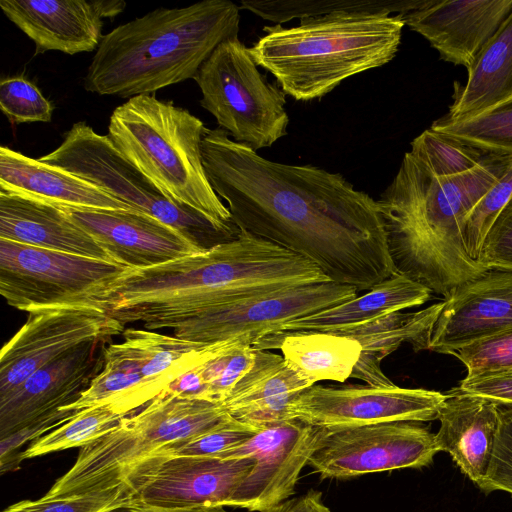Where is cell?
Returning <instances> with one entry per match:
<instances>
[{
	"label": "cell",
	"instance_id": "1",
	"mask_svg": "<svg viewBox=\"0 0 512 512\" xmlns=\"http://www.w3.org/2000/svg\"><path fill=\"white\" fill-rule=\"evenodd\" d=\"M201 150L208 180L239 230L358 291L397 274L378 200L341 174L265 159L219 127L206 129Z\"/></svg>",
	"mask_w": 512,
	"mask_h": 512
},
{
	"label": "cell",
	"instance_id": "2",
	"mask_svg": "<svg viewBox=\"0 0 512 512\" xmlns=\"http://www.w3.org/2000/svg\"><path fill=\"white\" fill-rule=\"evenodd\" d=\"M331 281L308 259L239 230L204 251L145 268H128L104 294L100 308L125 326L144 329L284 287Z\"/></svg>",
	"mask_w": 512,
	"mask_h": 512
},
{
	"label": "cell",
	"instance_id": "3",
	"mask_svg": "<svg viewBox=\"0 0 512 512\" xmlns=\"http://www.w3.org/2000/svg\"><path fill=\"white\" fill-rule=\"evenodd\" d=\"M512 166V156L488 153L475 168L441 175L406 152L378 200L397 273L447 298L486 270L464 243L466 217Z\"/></svg>",
	"mask_w": 512,
	"mask_h": 512
},
{
	"label": "cell",
	"instance_id": "4",
	"mask_svg": "<svg viewBox=\"0 0 512 512\" xmlns=\"http://www.w3.org/2000/svg\"><path fill=\"white\" fill-rule=\"evenodd\" d=\"M239 11L230 0H203L121 24L103 36L84 87L129 99L194 79L222 42L238 38Z\"/></svg>",
	"mask_w": 512,
	"mask_h": 512
},
{
	"label": "cell",
	"instance_id": "5",
	"mask_svg": "<svg viewBox=\"0 0 512 512\" xmlns=\"http://www.w3.org/2000/svg\"><path fill=\"white\" fill-rule=\"evenodd\" d=\"M403 14L339 12L279 24L249 48L282 91L298 101L318 99L347 78L383 66L396 55Z\"/></svg>",
	"mask_w": 512,
	"mask_h": 512
},
{
	"label": "cell",
	"instance_id": "6",
	"mask_svg": "<svg viewBox=\"0 0 512 512\" xmlns=\"http://www.w3.org/2000/svg\"><path fill=\"white\" fill-rule=\"evenodd\" d=\"M204 123L187 109L152 94L116 107L107 136L115 148L172 202L236 236L230 211L212 188L202 158Z\"/></svg>",
	"mask_w": 512,
	"mask_h": 512
},
{
	"label": "cell",
	"instance_id": "7",
	"mask_svg": "<svg viewBox=\"0 0 512 512\" xmlns=\"http://www.w3.org/2000/svg\"><path fill=\"white\" fill-rule=\"evenodd\" d=\"M231 418L221 403L185 399L163 391L115 429L82 447L74 465L46 495H78L117 485L154 451L205 433Z\"/></svg>",
	"mask_w": 512,
	"mask_h": 512
},
{
	"label": "cell",
	"instance_id": "8",
	"mask_svg": "<svg viewBox=\"0 0 512 512\" xmlns=\"http://www.w3.org/2000/svg\"><path fill=\"white\" fill-rule=\"evenodd\" d=\"M39 160L98 186L204 249L235 237L217 229L200 213L172 202L115 148L107 135L98 134L84 121L74 123L61 144Z\"/></svg>",
	"mask_w": 512,
	"mask_h": 512
},
{
	"label": "cell",
	"instance_id": "9",
	"mask_svg": "<svg viewBox=\"0 0 512 512\" xmlns=\"http://www.w3.org/2000/svg\"><path fill=\"white\" fill-rule=\"evenodd\" d=\"M194 80L202 94L200 105L234 141L257 152L287 135L285 93L260 73L238 38L222 42Z\"/></svg>",
	"mask_w": 512,
	"mask_h": 512
},
{
	"label": "cell",
	"instance_id": "10",
	"mask_svg": "<svg viewBox=\"0 0 512 512\" xmlns=\"http://www.w3.org/2000/svg\"><path fill=\"white\" fill-rule=\"evenodd\" d=\"M128 267L0 238V293L17 310L93 306Z\"/></svg>",
	"mask_w": 512,
	"mask_h": 512
},
{
	"label": "cell",
	"instance_id": "11",
	"mask_svg": "<svg viewBox=\"0 0 512 512\" xmlns=\"http://www.w3.org/2000/svg\"><path fill=\"white\" fill-rule=\"evenodd\" d=\"M358 296L355 287L332 281L284 287L206 309L166 325L184 340L212 344L241 339L252 345L289 322Z\"/></svg>",
	"mask_w": 512,
	"mask_h": 512
},
{
	"label": "cell",
	"instance_id": "12",
	"mask_svg": "<svg viewBox=\"0 0 512 512\" xmlns=\"http://www.w3.org/2000/svg\"><path fill=\"white\" fill-rule=\"evenodd\" d=\"M308 461L322 479H346L430 464L435 434L416 422H389L327 430Z\"/></svg>",
	"mask_w": 512,
	"mask_h": 512
},
{
	"label": "cell",
	"instance_id": "13",
	"mask_svg": "<svg viewBox=\"0 0 512 512\" xmlns=\"http://www.w3.org/2000/svg\"><path fill=\"white\" fill-rule=\"evenodd\" d=\"M446 394L423 388L313 385L290 404L289 420L327 430L389 422H426L438 418Z\"/></svg>",
	"mask_w": 512,
	"mask_h": 512
},
{
	"label": "cell",
	"instance_id": "14",
	"mask_svg": "<svg viewBox=\"0 0 512 512\" xmlns=\"http://www.w3.org/2000/svg\"><path fill=\"white\" fill-rule=\"evenodd\" d=\"M325 431L296 419L286 420L261 428L246 442L216 456L255 460L225 506L264 512L288 500Z\"/></svg>",
	"mask_w": 512,
	"mask_h": 512
},
{
	"label": "cell",
	"instance_id": "15",
	"mask_svg": "<svg viewBox=\"0 0 512 512\" xmlns=\"http://www.w3.org/2000/svg\"><path fill=\"white\" fill-rule=\"evenodd\" d=\"M125 326L101 308L62 307L29 313L0 354V400L31 374L82 344L111 339Z\"/></svg>",
	"mask_w": 512,
	"mask_h": 512
},
{
	"label": "cell",
	"instance_id": "16",
	"mask_svg": "<svg viewBox=\"0 0 512 512\" xmlns=\"http://www.w3.org/2000/svg\"><path fill=\"white\" fill-rule=\"evenodd\" d=\"M251 457L149 455L126 474L136 500L159 507L225 506L250 473Z\"/></svg>",
	"mask_w": 512,
	"mask_h": 512
},
{
	"label": "cell",
	"instance_id": "17",
	"mask_svg": "<svg viewBox=\"0 0 512 512\" xmlns=\"http://www.w3.org/2000/svg\"><path fill=\"white\" fill-rule=\"evenodd\" d=\"M122 0H1L0 8L35 44V55L91 52L102 38L103 19L126 7Z\"/></svg>",
	"mask_w": 512,
	"mask_h": 512
},
{
	"label": "cell",
	"instance_id": "18",
	"mask_svg": "<svg viewBox=\"0 0 512 512\" xmlns=\"http://www.w3.org/2000/svg\"><path fill=\"white\" fill-rule=\"evenodd\" d=\"M512 329V272L488 270L444 299L428 350L452 355L477 340Z\"/></svg>",
	"mask_w": 512,
	"mask_h": 512
},
{
	"label": "cell",
	"instance_id": "19",
	"mask_svg": "<svg viewBox=\"0 0 512 512\" xmlns=\"http://www.w3.org/2000/svg\"><path fill=\"white\" fill-rule=\"evenodd\" d=\"M60 208L99 242L115 262L131 269L159 265L206 250L143 212Z\"/></svg>",
	"mask_w": 512,
	"mask_h": 512
},
{
	"label": "cell",
	"instance_id": "20",
	"mask_svg": "<svg viewBox=\"0 0 512 512\" xmlns=\"http://www.w3.org/2000/svg\"><path fill=\"white\" fill-rule=\"evenodd\" d=\"M110 339L86 342L31 374L0 400V439L47 412L75 402L104 367Z\"/></svg>",
	"mask_w": 512,
	"mask_h": 512
},
{
	"label": "cell",
	"instance_id": "21",
	"mask_svg": "<svg viewBox=\"0 0 512 512\" xmlns=\"http://www.w3.org/2000/svg\"><path fill=\"white\" fill-rule=\"evenodd\" d=\"M511 13L512 0H426L403 18L442 60L468 69Z\"/></svg>",
	"mask_w": 512,
	"mask_h": 512
},
{
	"label": "cell",
	"instance_id": "22",
	"mask_svg": "<svg viewBox=\"0 0 512 512\" xmlns=\"http://www.w3.org/2000/svg\"><path fill=\"white\" fill-rule=\"evenodd\" d=\"M435 434L439 451L447 452L480 488L493 462L500 427L499 404L451 390L440 408Z\"/></svg>",
	"mask_w": 512,
	"mask_h": 512
},
{
	"label": "cell",
	"instance_id": "23",
	"mask_svg": "<svg viewBox=\"0 0 512 512\" xmlns=\"http://www.w3.org/2000/svg\"><path fill=\"white\" fill-rule=\"evenodd\" d=\"M0 192L58 207L137 211L98 186L5 145L0 148Z\"/></svg>",
	"mask_w": 512,
	"mask_h": 512
},
{
	"label": "cell",
	"instance_id": "24",
	"mask_svg": "<svg viewBox=\"0 0 512 512\" xmlns=\"http://www.w3.org/2000/svg\"><path fill=\"white\" fill-rule=\"evenodd\" d=\"M0 238L94 259L113 261L90 234L58 206L0 192Z\"/></svg>",
	"mask_w": 512,
	"mask_h": 512
},
{
	"label": "cell",
	"instance_id": "25",
	"mask_svg": "<svg viewBox=\"0 0 512 512\" xmlns=\"http://www.w3.org/2000/svg\"><path fill=\"white\" fill-rule=\"evenodd\" d=\"M431 291L402 274H395L363 295L313 315L287 323L275 333L263 337L256 350L277 349L282 337L292 333L334 332L361 325L377 318L426 303Z\"/></svg>",
	"mask_w": 512,
	"mask_h": 512
},
{
	"label": "cell",
	"instance_id": "26",
	"mask_svg": "<svg viewBox=\"0 0 512 512\" xmlns=\"http://www.w3.org/2000/svg\"><path fill=\"white\" fill-rule=\"evenodd\" d=\"M309 387L283 356L256 350L252 368L221 405L234 419L261 429L289 420L291 402Z\"/></svg>",
	"mask_w": 512,
	"mask_h": 512
},
{
	"label": "cell",
	"instance_id": "27",
	"mask_svg": "<svg viewBox=\"0 0 512 512\" xmlns=\"http://www.w3.org/2000/svg\"><path fill=\"white\" fill-rule=\"evenodd\" d=\"M443 307V301L415 312H395L370 322L337 330L333 333L356 340L361 354L351 377L367 385L394 384L381 368L385 357L403 343H410L415 351L428 348L430 334Z\"/></svg>",
	"mask_w": 512,
	"mask_h": 512
},
{
	"label": "cell",
	"instance_id": "28",
	"mask_svg": "<svg viewBox=\"0 0 512 512\" xmlns=\"http://www.w3.org/2000/svg\"><path fill=\"white\" fill-rule=\"evenodd\" d=\"M466 84L456 88L443 116L462 120L486 111L512 96V13L467 69Z\"/></svg>",
	"mask_w": 512,
	"mask_h": 512
},
{
	"label": "cell",
	"instance_id": "29",
	"mask_svg": "<svg viewBox=\"0 0 512 512\" xmlns=\"http://www.w3.org/2000/svg\"><path fill=\"white\" fill-rule=\"evenodd\" d=\"M122 337L156 396L178 377L206 361L217 345L133 327L125 328Z\"/></svg>",
	"mask_w": 512,
	"mask_h": 512
},
{
	"label": "cell",
	"instance_id": "30",
	"mask_svg": "<svg viewBox=\"0 0 512 512\" xmlns=\"http://www.w3.org/2000/svg\"><path fill=\"white\" fill-rule=\"evenodd\" d=\"M156 396L141 373L139 364L123 342L106 346L104 367L65 410L80 411L98 405H110L116 412L130 415Z\"/></svg>",
	"mask_w": 512,
	"mask_h": 512
},
{
	"label": "cell",
	"instance_id": "31",
	"mask_svg": "<svg viewBox=\"0 0 512 512\" xmlns=\"http://www.w3.org/2000/svg\"><path fill=\"white\" fill-rule=\"evenodd\" d=\"M291 369L311 386L330 380L344 382L353 372L361 346L349 337L328 332L285 335L278 343Z\"/></svg>",
	"mask_w": 512,
	"mask_h": 512
},
{
	"label": "cell",
	"instance_id": "32",
	"mask_svg": "<svg viewBox=\"0 0 512 512\" xmlns=\"http://www.w3.org/2000/svg\"><path fill=\"white\" fill-rule=\"evenodd\" d=\"M426 0H243L242 9L281 25L295 18L339 12L403 14L420 8Z\"/></svg>",
	"mask_w": 512,
	"mask_h": 512
},
{
	"label": "cell",
	"instance_id": "33",
	"mask_svg": "<svg viewBox=\"0 0 512 512\" xmlns=\"http://www.w3.org/2000/svg\"><path fill=\"white\" fill-rule=\"evenodd\" d=\"M429 129L484 153L512 156V96L466 119L441 117Z\"/></svg>",
	"mask_w": 512,
	"mask_h": 512
},
{
	"label": "cell",
	"instance_id": "34",
	"mask_svg": "<svg viewBox=\"0 0 512 512\" xmlns=\"http://www.w3.org/2000/svg\"><path fill=\"white\" fill-rule=\"evenodd\" d=\"M128 415L110 405H98L77 412L69 421L29 444L23 460L75 447H84L115 429Z\"/></svg>",
	"mask_w": 512,
	"mask_h": 512
},
{
	"label": "cell",
	"instance_id": "35",
	"mask_svg": "<svg viewBox=\"0 0 512 512\" xmlns=\"http://www.w3.org/2000/svg\"><path fill=\"white\" fill-rule=\"evenodd\" d=\"M127 481L78 495L48 496L15 503L3 512H104L133 499Z\"/></svg>",
	"mask_w": 512,
	"mask_h": 512
},
{
	"label": "cell",
	"instance_id": "36",
	"mask_svg": "<svg viewBox=\"0 0 512 512\" xmlns=\"http://www.w3.org/2000/svg\"><path fill=\"white\" fill-rule=\"evenodd\" d=\"M260 429L233 417L200 435L166 445L150 455L216 457L250 439Z\"/></svg>",
	"mask_w": 512,
	"mask_h": 512
},
{
	"label": "cell",
	"instance_id": "37",
	"mask_svg": "<svg viewBox=\"0 0 512 512\" xmlns=\"http://www.w3.org/2000/svg\"><path fill=\"white\" fill-rule=\"evenodd\" d=\"M0 108L13 124L50 122L53 106L38 87L22 76L0 82Z\"/></svg>",
	"mask_w": 512,
	"mask_h": 512
},
{
	"label": "cell",
	"instance_id": "38",
	"mask_svg": "<svg viewBox=\"0 0 512 512\" xmlns=\"http://www.w3.org/2000/svg\"><path fill=\"white\" fill-rule=\"evenodd\" d=\"M511 197L512 166L479 200L466 217L464 243L472 259L478 261L484 240L491 226Z\"/></svg>",
	"mask_w": 512,
	"mask_h": 512
},
{
	"label": "cell",
	"instance_id": "39",
	"mask_svg": "<svg viewBox=\"0 0 512 512\" xmlns=\"http://www.w3.org/2000/svg\"><path fill=\"white\" fill-rule=\"evenodd\" d=\"M467 375L512 369V329L477 340L452 354Z\"/></svg>",
	"mask_w": 512,
	"mask_h": 512
},
{
	"label": "cell",
	"instance_id": "40",
	"mask_svg": "<svg viewBox=\"0 0 512 512\" xmlns=\"http://www.w3.org/2000/svg\"><path fill=\"white\" fill-rule=\"evenodd\" d=\"M77 412L56 408L36 418L12 434L0 439V472L14 471L23 461L20 448L69 421Z\"/></svg>",
	"mask_w": 512,
	"mask_h": 512
},
{
	"label": "cell",
	"instance_id": "41",
	"mask_svg": "<svg viewBox=\"0 0 512 512\" xmlns=\"http://www.w3.org/2000/svg\"><path fill=\"white\" fill-rule=\"evenodd\" d=\"M478 261L486 270L512 272V197L491 226Z\"/></svg>",
	"mask_w": 512,
	"mask_h": 512
},
{
	"label": "cell",
	"instance_id": "42",
	"mask_svg": "<svg viewBox=\"0 0 512 512\" xmlns=\"http://www.w3.org/2000/svg\"><path fill=\"white\" fill-rule=\"evenodd\" d=\"M500 427L488 477L480 488L485 492L512 494V405H499Z\"/></svg>",
	"mask_w": 512,
	"mask_h": 512
},
{
	"label": "cell",
	"instance_id": "43",
	"mask_svg": "<svg viewBox=\"0 0 512 512\" xmlns=\"http://www.w3.org/2000/svg\"><path fill=\"white\" fill-rule=\"evenodd\" d=\"M457 389L499 405H512V369L467 375Z\"/></svg>",
	"mask_w": 512,
	"mask_h": 512
},
{
	"label": "cell",
	"instance_id": "44",
	"mask_svg": "<svg viewBox=\"0 0 512 512\" xmlns=\"http://www.w3.org/2000/svg\"><path fill=\"white\" fill-rule=\"evenodd\" d=\"M264 512H332L323 502L322 493L310 489L305 494L288 499Z\"/></svg>",
	"mask_w": 512,
	"mask_h": 512
},
{
	"label": "cell",
	"instance_id": "45",
	"mask_svg": "<svg viewBox=\"0 0 512 512\" xmlns=\"http://www.w3.org/2000/svg\"><path fill=\"white\" fill-rule=\"evenodd\" d=\"M104 512H228L222 506H202L190 508H166L149 505L136 500L134 497L127 503L108 509Z\"/></svg>",
	"mask_w": 512,
	"mask_h": 512
}]
</instances>
